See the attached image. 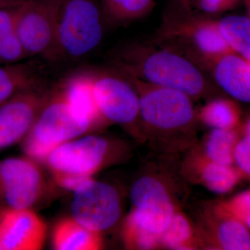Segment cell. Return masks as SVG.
Listing matches in <instances>:
<instances>
[{
    "label": "cell",
    "mask_w": 250,
    "mask_h": 250,
    "mask_svg": "<svg viewBox=\"0 0 250 250\" xmlns=\"http://www.w3.org/2000/svg\"><path fill=\"white\" fill-rule=\"evenodd\" d=\"M112 67L129 78L183 92L192 100L214 90L211 79L197 62L156 41L122 46L113 54Z\"/></svg>",
    "instance_id": "1"
},
{
    "label": "cell",
    "mask_w": 250,
    "mask_h": 250,
    "mask_svg": "<svg viewBox=\"0 0 250 250\" xmlns=\"http://www.w3.org/2000/svg\"><path fill=\"white\" fill-rule=\"evenodd\" d=\"M156 41L185 54L205 70L210 62L233 52L220 33L217 20L196 16L191 10L167 7Z\"/></svg>",
    "instance_id": "2"
},
{
    "label": "cell",
    "mask_w": 250,
    "mask_h": 250,
    "mask_svg": "<svg viewBox=\"0 0 250 250\" xmlns=\"http://www.w3.org/2000/svg\"><path fill=\"white\" fill-rule=\"evenodd\" d=\"M107 27L100 0H62L57 30V61H77L93 53Z\"/></svg>",
    "instance_id": "3"
},
{
    "label": "cell",
    "mask_w": 250,
    "mask_h": 250,
    "mask_svg": "<svg viewBox=\"0 0 250 250\" xmlns=\"http://www.w3.org/2000/svg\"><path fill=\"white\" fill-rule=\"evenodd\" d=\"M95 130L89 122L72 112L57 85L24 138L23 149L28 157L44 161L49 153L62 143Z\"/></svg>",
    "instance_id": "4"
},
{
    "label": "cell",
    "mask_w": 250,
    "mask_h": 250,
    "mask_svg": "<svg viewBox=\"0 0 250 250\" xmlns=\"http://www.w3.org/2000/svg\"><path fill=\"white\" fill-rule=\"evenodd\" d=\"M129 79L139 95L141 125L146 129L161 132L182 131L197 118L192 99L187 94Z\"/></svg>",
    "instance_id": "5"
},
{
    "label": "cell",
    "mask_w": 250,
    "mask_h": 250,
    "mask_svg": "<svg viewBox=\"0 0 250 250\" xmlns=\"http://www.w3.org/2000/svg\"><path fill=\"white\" fill-rule=\"evenodd\" d=\"M90 70L99 111L105 122L133 131L142 127L139 95L129 77L112 67Z\"/></svg>",
    "instance_id": "6"
},
{
    "label": "cell",
    "mask_w": 250,
    "mask_h": 250,
    "mask_svg": "<svg viewBox=\"0 0 250 250\" xmlns=\"http://www.w3.org/2000/svg\"><path fill=\"white\" fill-rule=\"evenodd\" d=\"M119 148L108 138L88 135L62 143L44 161L53 175L92 177L118 159Z\"/></svg>",
    "instance_id": "7"
},
{
    "label": "cell",
    "mask_w": 250,
    "mask_h": 250,
    "mask_svg": "<svg viewBox=\"0 0 250 250\" xmlns=\"http://www.w3.org/2000/svg\"><path fill=\"white\" fill-rule=\"evenodd\" d=\"M62 0H22L14 31L28 57L57 61V30Z\"/></svg>",
    "instance_id": "8"
},
{
    "label": "cell",
    "mask_w": 250,
    "mask_h": 250,
    "mask_svg": "<svg viewBox=\"0 0 250 250\" xmlns=\"http://www.w3.org/2000/svg\"><path fill=\"white\" fill-rule=\"evenodd\" d=\"M47 189L37 161L28 156L0 160V213L31 209L42 200Z\"/></svg>",
    "instance_id": "9"
},
{
    "label": "cell",
    "mask_w": 250,
    "mask_h": 250,
    "mask_svg": "<svg viewBox=\"0 0 250 250\" xmlns=\"http://www.w3.org/2000/svg\"><path fill=\"white\" fill-rule=\"evenodd\" d=\"M73 192L71 218L85 228L102 233L121 218V197L113 186L90 178Z\"/></svg>",
    "instance_id": "10"
},
{
    "label": "cell",
    "mask_w": 250,
    "mask_h": 250,
    "mask_svg": "<svg viewBox=\"0 0 250 250\" xmlns=\"http://www.w3.org/2000/svg\"><path fill=\"white\" fill-rule=\"evenodd\" d=\"M52 89L43 83L17 94L0 106V151L24 139Z\"/></svg>",
    "instance_id": "11"
},
{
    "label": "cell",
    "mask_w": 250,
    "mask_h": 250,
    "mask_svg": "<svg viewBox=\"0 0 250 250\" xmlns=\"http://www.w3.org/2000/svg\"><path fill=\"white\" fill-rule=\"evenodd\" d=\"M47 233L45 222L32 209L9 210L0 213L1 250H39Z\"/></svg>",
    "instance_id": "12"
},
{
    "label": "cell",
    "mask_w": 250,
    "mask_h": 250,
    "mask_svg": "<svg viewBox=\"0 0 250 250\" xmlns=\"http://www.w3.org/2000/svg\"><path fill=\"white\" fill-rule=\"evenodd\" d=\"M56 85L72 112L79 118L89 122L95 129L108 125L99 111L90 69L72 72Z\"/></svg>",
    "instance_id": "13"
},
{
    "label": "cell",
    "mask_w": 250,
    "mask_h": 250,
    "mask_svg": "<svg viewBox=\"0 0 250 250\" xmlns=\"http://www.w3.org/2000/svg\"><path fill=\"white\" fill-rule=\"evenodd\" d=\"M211 79L231 98L250 103V62L234 52L225 54L205 67Z\"/></svg>",
    "instance_id": "14"
},
{
    "label": "cell",
    "mask_w": 250,
    "mask_h": 250,
    "mask_svg": "<svg viewBox=\"0 0 250 250\" xmlns=\"http://www.w3.org/2000/svg\"><path fill=\"white\" fill-rule=\"evenodd\" d=\"M208 232L202 239L210 248L223 250H250V229L246 224L222 209L217 204L208 218Z\"/></svg>",
    "instance_id": "15"
},
{
    "label": "cell",
    "mask_w": 250,
    "mask_h": 250,
    "mask_svg": "<svg viewBox=\"0 0 250 250\" xmlns=\"http://www.w3.org/2000/svg\"><path fill=\"white\" fill-rule=\"evenodd\" d=\"M40 65L20 62L0 65V106L17 94L45 83Z\"/></svg>",
    "instance_id": "16"
},
{
    "label": "cell",
    "mask_w": 250,
    "mask_h": 250,
    "mask_svg": "<svg viewBox=\"0 0 250 250\" xmlns=\"http://www.w3.org/2000/svg\"><path fill=\"white\" fill-rule=\"evenodd\" d=\"M192 164L197 181L215 193L231 191L244 177L236 166L218 164L203 154L196 156Z\"/></svg>",
    "instance_id": "17"
},
{
    "label": "cell",
    "mask_w": 250,
    "mask_h": 250,
    "mask_svg": "<svg viewBox=\"0 0 250 250\" xmlns=\"http://www.w3.org/2000/svg\"><path fill=\"white\" fill-rule=\"evenodd\" d=\"M52 243L54 249L58 250H98L103 247L101 233L85 228L72 218L57 223Z\"/></svg>",
    "instance_id": "18"
},
{
    "label": "cell",
    "mask_w": 250,
    "mask_h": 250,
    "mask_svg": "<svg viewBox=\"0 0 250 250\" xmlns=\"http://www.w3.org/2000/svg\"><path fill=\"white\" fill-rule=\"evenodd\" d=\"M197 116L211 129H235L241 126V108L231 99H213L202 106Z\"/></svg>",
    "instance_id": "19"
},
{
    "label": "cell",
    "mask_w": 250,
    "mask_h": 250,
    "mask_svg": "<svg viewBox=\"0 0 250 250\" xmlns=\"http://www.w3.org/2000/svg\"><path fill=\"white\" fill-rule=\"evenodd\" d=\"M107 26H123L147 16L154 0H100Z\"/></svg>",
    "instance_id": "20"
},
{
    "label": "cell",
    "mask_w": 250,
    "mask_h": 250,
    "mask_svg": "<svg viewBox=\"0 0 250 250\" xmlns=\"http://www.w3.org/2000/svg\"><path fill=\"white\" fill-rule=\"evenodd\" d=\"M177 210L173 202L145 208L134 207L125 220L144 232L161 236Z\"/></svg>",
    "instance_id": "21"
},
{
    "label": "cell",
    "mask_w": 250,
    "mask_h": 250,
    "mask_svg": "<svg viewBox=\"0 0 250 250\" xmlns=\"http://www.w3.org/2000/svg\"><path fill=\"white\" fill-rule=\"evenodd\" d=\"M202 246L199 233L187 215L178 210L161 236V248L177 250H196Z\"/></svg>",
    "instance_id": "22"
},
{
    "label": "cell",
    "mask_w": 250,
    "mask_h": 250,
    "mask_svg": "<svg viewBox=\"0 0 250 250\" xmlns=\"http://www.w3.org/2000/svg\"><path fill=\"white\" fill-rule=\"evenodd\" d=\"M220 33L234 53L250 62V19L230 15L217 20Z\"/></svg>",
    "instance_id": "23"
},
{
    "label": "cell",
    "mask_w": 250,
    "mask_h": 250,
    "mask_svg": "<svg viewBox=\"0 0 250 250\" xmlns=\"http://www.w3.org/2000/svg\"><path fill=\"white\" fill-rule=\"evenodd\" d=\"M130 197L134 207H155L172 202V196L166 184L154 176H143L133 184Z\"/></svg>",
    "instance_id": "24"
},
{
    "label": "cell",
    "mask_w": 250,
    "mask_h": 250,
    "mask_svg": "<svg viewBox=\"0 0 250 250\" xmlns=\"http://www.w3.org/2000/svg\"><path fill=\"white\" fill-rule=\"evenodd\" d=\"M238 129H212L206 139L204 155L218 164L233 166L235 148L241 139Z\"/></svg>",
    "instance_id": "25"
},
{
    "label": "cell",
    "mask_w": 250,
    "mask_h": 250,
    "mask_svg": "<svg viewBox=\"0 0 250 250\" xmlns=\"http://www.w3.org/2000/svg\"><path fill=\"white\" fill-rule=\"evenodd\" d=\"M29 58L15 31L0 39V65L22 62Z\"/></svg>",
    "instance_id": "26"
},
{
    "label": "cell",
    "mask_w": 250,
    "mask_h": 250,
    "mask_svg": "<svg viewBox=\"0 0 250 250\" xmlns=\"http://www.w3.org/2000/svg\"><path fill=\"white\" fill-rule=\"evenodd\" d=\"M218 205L229 214L244 223L250 215V189L237 194L227 201L220 202Z\"/></svg>",
    "instance_id": "27"
},
{
    "label": "cell",
    "mask_w": 250,
    "mask_h": 250,
    "mask_svg": "<svg viewBox=\"0 0 250 250\" xmlns=\"http://www.w3.org/2000/svg\"><path fill=\"white\" fill-rule=\"evenodd\" d=\"M241 1L243 0H193L192 4L205 14L214 16L235 9Z\"/></svg>",
    "instance_id": "28"
},
{
    "label": "cell",
    "mask_w": 250,
    "mask_h": 250,
    "mask_svg": "<svg viewBox=\"0 0 250 250\" xmlns=\"http://www.w3.org/2000/svg\"><path fill=\"white\" fill-rule=\"evenodd\" d=\"M234 164L243 177L250 178V134H244L237 143L234 151Z\"/></svg>",
    "instance_id": "29"
},
{
    "label": "cell",
    "mask_w": 250,
    "mask_h": 250,
    "mask_svg": "<svg viewBox=\"0 0 250 250\" xmlns=\"http://www.w3.org/2000/svg\"><path fill=\"white\" fill-rule=\"evenodd\" d=\"M0 8V39L14 31L21 2Z\"/></svg>",
    "instance_id": "30"
},
{
    "label": "cell",
    "mask_w": 250,
    "mask_h": 250,
    "mask_svg": "<svg viewBox=\"0 0 250 250\" xmlns=\"http://www.w3.org/2000/svg\"><path fill=\"white\" fill-rule=\"evenodd\" d=\"M54 181L59 187L73 192L85 181L92 177H81L70 174H55L53 175Z\"/></svg>",
    "instance_id": "31"
},
{
    "label": "cell",
    "mask_w": 250,
    "mask_h": 250,
    "mask_svg": "<svg viewBox=\"0 0 250 250\" xmlns=\"http://www.w3.org/2000/svg\"><path fill=\"white\" fill-rule=\"evenodd\" d=\"M193 0H170L168 7L174 9L190 10Z\"/></svg>",
    "instance_id": "32"
},
{
    "label": "cell",
    "mask_w": 250,
    "mask_h": 250,
    "mask_svg": "<svg viewBox=\"0 0 250 250\" xmlns=\"http://www.w3.org/2000/svg\"><path fill=\"white\" fill-rule=\"evenodd\" d=\"M21 1L22 0H0V8L11 6V5L16 4Z\"/></svg>",
    "instance_id": "33"
},
{
    "label": "cell",
    "mask_w": 250,
    "mask_h": 250,
    "mask_svg": "<svg viewBox=\"0 0 250 250\" xmlns=\"http://www.w3.org/2000/svg\"><path fill=\"white\" fill-rule=\"evenodd\" d=\"M243 132H244V134H250V117L248 118V121H247L246 124L244 125Z\"/></svg>",
    "instance_id": "34"
},
{
    "label": "cell",
    "mask_w": 250,
    "mask_h": 250,
    "mask_svg": "<svg viewBox=\"0 0 250 250\" xmlns=\"http://www.w3.org/2000/svg\"><path fill=\"white\" fill-rule=\"evenodd\" d=\"M248 10V16L250 19V0H243Z\"/></svg>",
    "instance_id": "35"
},
{
    "label": "cell",
    "mask_w": 250,
    "mask_h": 250,
    "mask_svg": "<svg viewBox=\"0 0 250 250\" xmlns=\"http://www.w3.org/2000/svg\"><path fill=\"white\" fill-rule=\"evenodd\" d=\"M245 224L248 227V228L250 229V215L246 219L244 222Z\"/></svg>",
    "instance_id": "36"
},
{
    "label": "cell",
    "mask_w": 250,
    "mask_h": 250,
    "mask_svg": "<svg viewBox=\"0 0 250 250\" xmlns=\"http://www.w3.org/2000/svg\"><path fill=\"white\" fill-rule=\"evenodd\" d=\"M0 250H1V246H0Z\"/></svg>",
    "instance_id": "37"
}]
</instances>
